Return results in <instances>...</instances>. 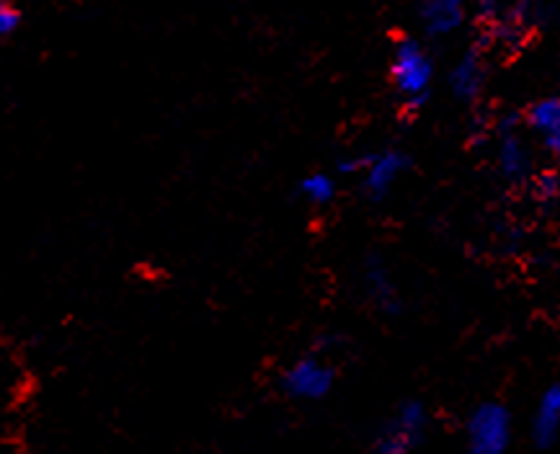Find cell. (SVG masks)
Returning a JSON list of instances; mask_svg holds the SVG:
<instances>
[{"label": "cell", "mask_w": 560, "mask_h": 454, "mask_svg": "<svg viewBox=\"0 0 560 454\" xmlns=\"http://www.w3.org/2000/svg\"><path fill=\"white\" fill-rule=\"evenodd\" d=\"M416 16H419L421 31L426 37L447 39L462 29V24L468 19V11L457 0H426L419 6Z\"/></svg>", "instance_id": "cell-6"}, {"label": "cell", "mask_w": 560, "mask_h": 454, "mask_svg": "<svg viewBox=\"0 0 560 454\" xmlns=\"http://www.w3.org/2000/svg\"><path fill=\"white\" fill-rule=\"evenodd\" d=\"M496 163H499L501 176L509 178V181H522V178H527V173H530V150H527V142L519 137V132H514V127L501 129Z\"/></svg>", "instance_id": "cell-9"}, {"label": "cell", "mask_w": 560, "mask_h": 454, "mask_svg": "<svg viewBox=\"0 0 560 454\" xmlns=\"http://www.w3.org/2000/svg\"><path fill=\"white\" fill-rule=\"evenodd\" d=\"M333 369L320 356H302L284 369L282 390L295 400H323L333 387Z\"/></svg>", "instance_id": "cell-4"}, {"label": "cell", "mask_w": 560, "mask_h": 454, "mask_svg": "<svg viewBox=\"0 0 560 454\" xmlns=\"http://www.w3.org/2000/svg\"><path fill=\"white\" fill-rule=\"evenodd\" d=\"M364 289L375 297V302L385 310H393V302H395V292H393V282L390 277L385 274L382 266H367L364 271Z\"/></svg>", "instance_id": "cell-12"}, {"label": "cell", "mask_w": 560, "mask_h": 454, "mask_svg": "<svg viewBox=\"0 0 560 454\" xmlns=\"http://www.w3.org/2000/svg\"><path fill=\"white\" fill-rule=\"evenodd\" d=\"M514 439L511 411L499 400H483L465 421V442L470 454H506Z\"/></svg>", "instance_id": "cell-2"}, {"label": "cell", "mask_w": 560, "mask_h": 454, "mask_svg": "<svg viewBox=\"0 0 560 454\" xmlns=\"http://www.w3.org/2000/svg\"><path fill=\"white\" fill-rule=\"evenodd\" d=\"M297 194H300L310 207H326L336 199V178L326 171H310L300 178L297 184Z\"/></svg>", "instance_id": "cell-11"}, {"label": "cell", "mask_w": 560, "mask_h": 454, "mask_svg": "<svg viewBox=\"0 0 560 454\" xmlns=\"http://www.w3.org/2000/svg\"><path fill=\"white\" fill-rule=\"evenodd\" d=\"M532 442L540 449H550L560 439V382L542 390L532 413Z\"/></svg>", "instance_id": "cell-7"}, {"label": "cell", "mask_w": 560, "mask_h": 454, "mask_svg": "<svg viewBox=\"0 0 560 454\" xmlns=\"http://www.w3.org/2000/svg\"><path fill=\"white\" fill-rule=\"evenodd\" d=\"M21 26V11L13 3H3L0 0V39L16 34V29Z\"/></svg>", "instance_id": "cell-13"}, {"label": "cell", "mask_w": 560, "mask_h": 454, "mask_svg": "<svg viewBox=\"0 0 560 454\" xmlns=\"http://www.w3.org/2000/svg\"><path fill=\"white\" fill-rule=\"evenodd\" d=\"M390 80L400 99L411 109H421L429 101L434 83V57L416 37H400L390 57Z\"/></svg>", "instance_id": "cell-1"}, {"label": "cell", "mask_w": 560, "mask_h": 454, "mask_svg": "<svg viewBox=\"0 0 560 454\" xmlns=\"http://www.w3.org/2000/svg\"><path fill=\"white\" fill-rule=\"evenodd\" d=\"M411 158L398 148H385L377 153H367L362 168V186L370 202H382L388 199L393 186L398 184L400 176L408 171Z\"/></svg>", "instance_id": "cell-5"}, {"label": "cell", "mask_w": 560, "mask_h": 454, "mask_svg": "<svg viewBox=\"0 0 560 454\" xmlns=\"http://www.w3.org/2000/svg\"><path fill=\"white\" fill-rule=\"evenodd\" d=\"M524 122L527 127L540 135V140L560 135V96H542V99L532 101L524 111Z\"/></svg>", "instance_id": "cell-10"}, {"label": "cell", "mask_w": 560, "mask_h": 454, "mask_svg": "<svg viewBox=\"0 0 560 454\" xmlns=\"http://www.w3.org/2000/svg\"><path fill=\"white\" fill-rule=\"evenodd\" d=\"M486 86V62L478 50L462 52L455 68L450 70V91L455 99L473 104Z\"/></svg>", "instance_id": "cell-8"}, {"label": "cell", "mask_w": 560, "mask_h": 454, "mask_svg": "<svg viewBox=\"0 0 560 454\" xmlns=\"http://www.w3.org/2000/svg\"><path fill=\"white\" fill-rule=\"evenodd\" d=\"M429 413L419 400H403L385 429L377 434L372 454H413L424 436Z\"/></svg>", "instance_id": "cell-3"}]
</instances>
